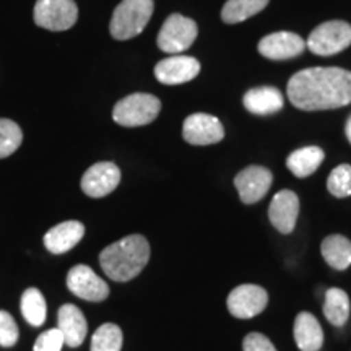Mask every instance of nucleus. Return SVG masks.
Instances as JSON below:
<instances>
[{"mask_svg": "<svg viewBox=\"0 0 351 351\" xmlns=\"http://www.w3.org/2000/svg\"><path fill=\"white\" fill-rule=\"evenodd\" d=\"M289 103L302 111H327L351 103V72L339 67L301 70L288 82Z\"/></svg>", "mask_w": 351, "mask_h": 351, "instance_id": "1", "label": "nucleus"}, {"mask_svg": "<svg viewBox=\"0 0 351 351\" xmlns=\"http://www.w3.org/2000/svg\"><path fill=\"white\" fill-rule=\"evenodd\" d=\"M150 261V244L142 234H130L99 254V265L114 282H130Z\"/></svg>", "mask_w": 351, "mask_h": 351, "instance_id": "2", "label": "nucleus"}, {"mask_svg": "<svg viewBox=\"0 0 351 351\" xmlns=\"http://www.w3.org/2000/svg\"><path fill=\"white\" fill-rule=\"evenodd\" d=\"M153 0H122L112 13L109 32L117 41H127L138 36L147 28L153 15Z\"/></svg>", "mask_w": 351, "mask_h": 351, "instance_id": "3", "label": "nucleus"}, {"mask_svg": "<svg viewBox=\"0 0 351 351\" xmlns=\"http://www.w3.org/2000/svg\"><path fill=\"white\" fill-rule=\"evenodd\" d=\"M161 111V101L148 93L125 96L114 106L112 119L122 127H140L152 124Z\"/></svg>", "mask_w": 351, "mask_h": 351, "instance_id": "4", "label": "nucleus"}, {"mask_svg": "<svg viewBox=\"0 0 351 351\" xmlns=\"http://www.w3.org/2000/svg\"><path fill=\"white\" fill-rule=\"evenodd\" d=\"M351 44V25L333 20L319 25L306 41V47L315 56H333L345 51Z\"/></svg>", "mask_w": 351, "mask_h": 351, "instance_id": "5", "label": "nucleus"}, {"mask_svg": "<svg viewBox=\"0 0 351 351\" xmlns=\"http://www.w3.org/2000/svg\"><path fill=\"white\" fill-rule=\"evenodd\" d=\"M197 34H199V28L194 20L179 15V13H173L161 26L156 44L163 52L176 56L181 54L182 51H187L194 44Z\"/></svg>", "mask_w": 351, "mask_h": 351, "instance_id": "6", "label": "nucleus"}, {"mask_svg": "<svg viewBox=\"0 0 351 351\" xmlns=\"http://www.w3.org/2000/svg\"><path fill=\"white\" fill-rule=\"evenodd\" d=\"M78 7L73 0H38L34 21L49 32H65L77 23Z\"/></svg>", "mask_w": 351, "mask_h": 351, "instance_id": "7", "label": "nucleus"}, {"mask_svg": "<svg viewBox=\"0 0 351 351\" xmlns=\"http://www.w3.org/2000/svg\"><path fill=\"white\" fill-rule=\"evenodd\" d=\"M228 311L238 319H252L269 304V295L258 285H239L228 296Z\"/></svg>", "mask_w": 351, "mask_h": 351, "instance_id": "8", "label": "nucleus"}, {"mask_svg": "<svg viewBox=\"0 0 351 351\" xmlns=\"http://www.w3.org/2000/svg\"><path fill=\"white\" fill-rule=\"evenodd\" d=\"M182 137L187 143L199 147L215 145L225 138V127L212 114L197 112L184 121Z\"/></svg>", "mask_w": 351, "mask_h": 351, "instance_id": "9", "label": "nucleus"}, {"mask_svg": "<svg viewBox=\"0 0 351 351\" xmlns=\"http://www.w3.org/2000/svg\"><path fill=\"white\" fill-rule=\"evenodd\" d=\"M67 287L73 295L85 301L99 302L109 296V287L88 265H75L67 274Z\"/></svg>", "mask_w": 351, "mask_h": 351, "instance_id": "10", "label": "nucleus"}, {"mask_svg": "<svg viewBox=\"0 0 351 351\" xmlns=\"http://www.w3.org/2000/svg\"><path fill=\"white\" fill-rule=\"evenodd\" d=\"M121 182V169L111 161H101L86 169L82 178V191L91 199H101L116 191Z\"/></svg>", "mask_w": 351, "mask_h": 351, "instance_id": "11", "label": "nucleus"}, {"mask_svg": "<svg viewBox=\"0 0 351 351\" xmlns=\"http://www.w3.org/2000/svg\"><path fill=\"white\" fill-rule=\"evenodd\" d=\"M271 182H274V174L263 166H247L234 178V186L245 205L262 200L270 191Z\"/></svg>", "mask_w": 351, "mask_h": 351, "instance_id": "12", "label": "nucleus"}, {"mask_svg": "<svg viewBox=\"0 0 351 351\" xmlns=\"http://www.w3.org/2000/svg\"><path fill=\"white\" fill-rule=\"evenodd\" d=\"M200 73V62L191 56H171L160 60L155 67L156 80L163 85H182Z\"/></svg>", "mask_w": 351, "mask_h": 351, "instance_id": "13", "label": "nucleus"}, {"mask_svg": "<svg viewBox=\"0 0 351 351\" xmlns=\"http://www.w3.org/2000/svg\"><path fill=\"white\" fill-rule=\"evenodd\" d=\"M306 49V41L300 34L289 32L271 33L258 43V52L270 60H288L301 56Z\"/></svg>", "mask_w": 351, "mask_h": 351, "instance_id": "14", "label": "nucleus"}, {"mask_svg": "<svg viewBox=\"0 0 351 351\" xmlns=\"http://www.w3.org/2000/svg\"><path fill=\"white\" fill-rule=\"evenodd\" d=\"M300 215V199L293 191H280L269 207V218L275 230L282 234L293 232Z\"/></svg>", "mask_w": 351, "mask_h": 351, "instance_id": "15", "label": "nucleus"}, {"mask_svg": "<svg viewBox=\"0 0 351 351\" xmlns=\"http://www.w3.org/2000/svg\"><path fill=\"white\" fill-rule=\"evenodd\" d=\"M57 328L62 332L65 345L77 348L86 339L88 324L85 315L77 306L64 304L57 313Z\"/></svg>", "mask_w": 351, "mask_h": 351, "instance_id": "16", "label": "nucleus"}, {"mask_svg": "<svg viewBox=\"0 0 351 351\" xmlns=\"http://www.w3.org/2000/svg\"><path fill=\"white\" fill-rule=\"evenodd\" d=\"M83 236H85V226L75 219H69L46 232L44 245L52 254H65L75 247L83 239Z\"/></svg>", "mask_w": 351, "mask_h": 351, "instance_id": "17", "label": "nucleus"}, {"mask_svg": "<svg viewBox=\"0 0 351 351\" xmlns=\"http://www.w3.org/2000/svg\"><path fill=\"white\" fill-rule=\"evenodd\" d=\"M244 108L256 116H270L283 108V95L276 88H252L243 98Z\"/></svg>", "mask_w": 351, "mask_h": 351, "instance_id": "18", "label": "nucleus"}, {"mask_svg": "<svg viewBox=\"0 0 351 351\" xmlns=\"http://www.w3.org/2000/svg\"><path fill=\"white\" fill-rule=\"evenodd\" d=\"M295 341L301 351H319L324 345V330L311 313H300L295 319Z\"/></svg>", "mask_w": 351, "mask_h": 351, "instance_id": "19", "label": "nucleus"}, {"mask_svg": "<svg viewBox=\"0 0 351 351\" xmlns=\"http://www.w3.org/2000/svg\"><path fill=\"white\" fill-rule=\"evenodd\" d=\"M324 261L333 270H346L351 265V241L341 234H330L320 245Z\"/></svg>", "mask_w": 351, "mask_h": 351, "instance_id": "20", "label": "nucleus"}, {"mask_svg": "<svg viewBox=\"0 0 351 351\" xmlns=\"http://www.w3.org/2000/svg\"><path fill=\"white\" fill-rule=\"evenodd\" d=\"M324 150L319 147H304L300 150L293 152L291 155L287 158V166L296 178H307V176L314 174L322 165Z\"/></svg>", "mask_w": 351, "mask_h": 351, "instance_id": "21", "label": "nucleus"}, {"mask_svg": "<svg viewBox=\"0 0 351 351\" xmlns=\"http://www.w3.org/2000/svg\"><path fill=\"white\" fill-rule=\"evenodd\" d=\"M324 315L332 326L341 327L350 319V298L340 288H328L324 301Z\"/></svg>", "mask_w": 351, "mask_h": 351, "instance_id": "22", "label": "nucleus"}, {"mask_svg": "<svg viewBox=\"0 0 351 351\" xmlns=\"http://www.w3.org/2000/svg\"><path fill=\"white\" fill-rule=\"evenodd\" d=\"M270 0H228L221 10V20L228 25H236L257 15L269 5Z\"/></svg>", "mask_w": 351, "mask_h": 351, "instance_id": "23", "label": "nucleus"}, {"mask_svg": "<svg viewBox=\"0 0 351 351\" xmlns=\"http://www.w3.org/2000/svg\"><path fill=\"white\" fill-rule=\"evenodd\" d=\"M21 314H23L26 322L33 327H39L46 322V300L38 288H28L23 293V296H21Z\"/></svg>", "mask_w": 351, "mask_h": 351, "instance_id": "24", "label": "nucleus"}, {"mask_svg": "<svg viewBox=\"0 0 351 351\" xmlns=\"http://www.w3.org/2000/svg\"><path fill=\"white\" fill-rule=\"evenodd\" d=\"M124 335L116 324H103L91 337V351H121Z\"/></svg>", "mask_w": 351, "mask_h": 351, "instance_id": "25", "label": "nucleus"}, {"mask_svg": "<svg viewBox=\"0 0 351 351\" xmlns=\"http://www.w3.org/2000/svg\"><path fill=\"white\" fill-rule=\"evenodd\" d=\"M23 142V132L20 125L10 119H0V158L15 153Z\"/></svg>", "mask_w": 351, "mask_h": 351, "instance_id": "26", "label": "nucleus"}, {"mask_svg": "<svg viewBox=\"0 0 351 351\" xmlns=\"http://www.w3.org/2000/svg\"><path fill=\"white\" fill-rule=\"evenodd\" d=\"M328 192L337 199H346L351 195V166L340 165L332 171L327 179Z\"/></svg>", "mask_w": 351, "mask_h": 351, "instance_id": "27", "label": "nucleus"}, {"mask_svg": "<svg viewBox=\"0 0 351 351\" xmlns=\"http://www.w3.org/2000/svg\"><path fill=\"white\" fill-rule=\"evenodd\" d=\"M20 330L15 319L7 311H0V346L10 348L19 341Z\"/></svg>", "mask_w": 351, "mask_h": 351, "instance_id": "28", "label": "nucleus"}, {"mask_svg": "<svg viewBox=\"0 0 351 351\" xmlns=\"http://www.w3.org/2000/svg\"><path fill=\"white\" fill-rule=\"evenodd\" d=\"M65 345L64 335L59 328H51V330L43 332L36 339L33 351H62Z\"/></svg>", "mask_w": 351, "mask_h": 351, "instance_id": "29", "label": "nucleus"}, {"mask_svg": "<svg viewBox=\"0 0 351 351\" xmlns=\"http://www.w3.org/2000/svg\"><path fill=\"white\" fill-rule=\"evenodd\" d=\"M243 351H276V348L265 335L252 332L245 335L243 341Z\"/></svg>", "mask_w": 351, "mask_h": 351, "instance_id": "30", "label": "nucleus"}, {"mask_svg": "<svg viewBox=\"0 0 351 351\" xmlns=\"http://www.w3.org/2000/svg\"><path fill=\"white\" fill-rule=\"evenodd\" d=\"M345 134H346V138H348V142L351 143V116L348 117V121H346L345 124Z\"/></svg>", "mask_w": 351, "mask_h": 351, "instance_id": "31", "label": "nucleus"}]
</instances>
